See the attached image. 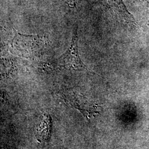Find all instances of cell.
Instances as JSON below:
<instances>
[{"mask_svg": "<svg viewBox=\"0 0 149 149\" xmlns=\"http://www.w3.org/2000/svg\"><path fill=\"white\" fill-rule=\"evenodd\" d=\"M14 31L11 47L15 53L24 58L37 56L45 46L43 38L39 36H28Z\"/></svg>", "mask_w": 149, "mask_h": 149, "instance_id": "cell-1", "label": "cell"}, {"mask_svg": "<svg viewBox=\"0 0 149 149\" xmlns=\"http://www.w3.org/2000/svg\"><path fill=\"white\" fill-rule=\"evenodd\" d=\"M78 26L76 25L72 33L69 47L66 52L57 59L59 67L76 71H86L85 65L80 59L78 50Z\"/></svg>", "mask_w": 149, "mask_h": 149, "instance_id": "cell-2", "label": "cell"}, {"mask_svg": "<svg viewBox=\"0 0 149 149\" xmlns=\"http://www.w3.org/2000/svg\"><path fill=\"white\" fill-rule=\"evenodd\" d=\"M78 96H76L73 93L69 94L63 97L65 100L70 106L78 109L82 113V114L86 117H90L92 115L98 113L97 111L96 107L91 104L82 97L79 98Z\"/></svg>", "mask_w": 149, "mask_h": 149, "instance_id": "cell-3", "label": "cell"}, {"mask_svg": "<svg viewBox=\"0 0 149 149\" xmlns=\"http://www.w3.org/2000/svg\"><path fill=\"white\" fill-rule=\"evenodd\" d=\"M111 2L114 6V9L120 21L124 23H127L130 26H136L133 17L129 15L120 0H111Z\"/></svg>", "mask_w": 149, "mask_h": 149, "instance_id": "cell-4", "label": "cell"}, {"mask_svg": "<svg viewBox=\"0 0 149 149\" xmlns=\"http://www.w3.org/2000/svg\"><path fill=\"white\" fill-rule=\"evenodd\" d=\"M51 119L49 116H45L43 122L37 129V137L39 141L47 142L50 137Z\"/></svg>", "mask_w": 149, "mask_h": 149, "instance_id": "cell-5", "label": "cell"}]
</instances>
